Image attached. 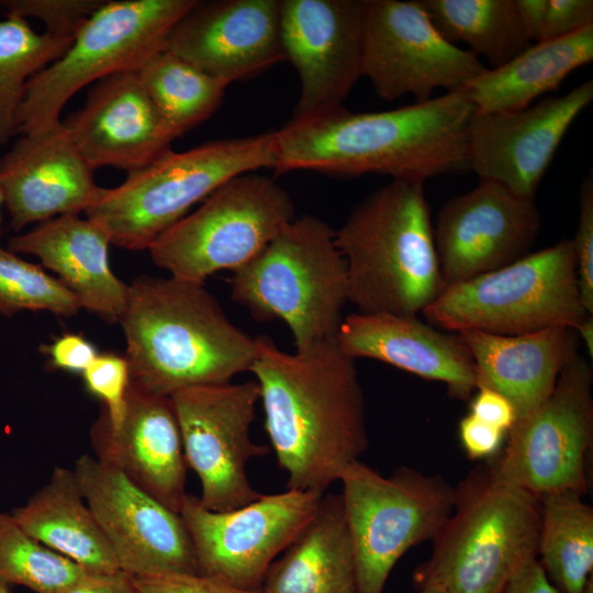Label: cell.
<instances>
[{
    "label": "cell",
    "instance_id": "1",
    "mask_svg": "<svg viewBox=\"0 0 593 593\" xmlns=\"http://www.w3.org/2000/svg\"><path fill=\"white\" fill-rule=\"evenodd\" d=\"M249 371L287 488L324 495L369 445L355 359L336 339L287 353L262 335Z\"/></svg>",
    "mask_w": 593,
    "mask_h": 593
},
{
    "label": "cell",
    "instance_id": "2",
    "mask_svg": "<svg viewBox=\"0 0 593 593\" xmlns=\"http://www.w3.org/2000/svg\"><path fill=\"white\" fill-rule=\"evenodd\" d=\"M475 108L465 89L427 101L354 113L342 107L291 120L275 131L276 175L312 170L355 177L426 179L462 174L469 167V131Z\"/></svg>",
    "mask_w": 593,
    "mask_h": 593
},
{
    "label": "cell",
    "instance_id": "3",
    "mask_svg": "<svg viewBox=\"0 0 593 593\" xmlns=\"http://www.w3.org/2000/svg\"><path fill=\"white\" fill-rule=\"evenodd\" d=\"M119 323L131 383L154 394L231 382L256 355V338L227 317L204 282L138 278Z\"/></svg>",
    "mask_w": 593,
    "mask_h": 593
},
{
    "label": "cell",
    "instance_id": "4",
    "mask_svg": "<svg viewBox=\"0 0 593 593\" xmlns=\"http://www.w3.org/2000/svg\"><path fill=\"white\" fill-rule=\"evenodd\" d=\"M348 302L359 313L417 316L446 287L424 183L392 179L335 230Z\"/></svg>",
    "mask_w": 593,
    "mask_h": 593
},
{
    "label": "cell",
    "instance_id": "5",
    "mask_svg": "<svg viewBox=\"0 0 593 593\" xmlns=\"http://www.w3.org/2000/svg\"><path fill=\"white\" fill-rule=\"evenodd\" d=\"M275 131L219 139L186 152L167 150L127 174L114 188H100L85 212L108 234L111 244L128 250L149 249L189 210L239 175L273 168Z\"/></svg>",
    "mask_w": 593,
    "mask_h": 593
},
{
    "label": "cell",
    "instance_id": "6",
    "mask_svg": "<svg viewBox=\"0 0 593 593\" xmlns=\"http://www.w3.org/2000/svg\"><path fill=\"white\" fill-rule=\"evenodd\" d=\"M539 532L536 495L494 481L489 470L474 472L455 489L454 510L414 582L441 593H503L516 569L537 557Z\"/></svg>",
    "mask_w": 593,
    "mask_h": 593
},
{
    "label": "cell",
    "instance_id": "7",
    "mask_svg": "<svg viewBox=\"0 0 593 593\" xmlns=\"http://www.w3.org/2000/svg\"><path fill=\"white\" fill-rule=\"evenodd\" d=\"M232 299L259 322L282 321L295 350L336 339L348 302L335 230L313 215L293 219L249 262L233 271Z\"/></svg>",
    "mask_w": 593,
    "mask_h": 593
},
{
    "label": "cell",
    "instance_id": "8",
    "mask_svg": "<svg viewBox=\"0 0 593 593\" xmlns=\"http://www.w3.org/2000/svg\"><path fill=\"white\" fill-rule=\"evenodd\" d=\"M422 314L430 325L456 333L574 329L589 313L579 293L573 243L560 240L497 270L446 286Z\"/></svg>",
    "mask_w": 593,
    "mask_h": 593
},
{
    "label": "cell",
    "instance_id": "9",
    "mask_svg": "<svg viewBox=\"0 0 593 593\" xmlns=\"http://www.w3.org/2000/svg\"><path fill=\"white\" fill-rule=\"evenodd\" d=\"M195 1H104L69 48L27 82L18 135L60 121L65 104L83 87L118 72L137 71L166 48L171 30Z\"/></svg>",
    "mask_w": 593,
    "mask_h": 593
},
{
    "label": "cell",
    "instance_id": "10",
    "mask_svg": "<svg viewBox=\"0 0 593 593\" xmlns=\"http://www.w3.org/2000/svg\"><path fill=\"white\" fill-rule=\"evenodd\" d=\"M338 481L358 593H383L399 559L438 535L454 510L455 489L439 474L400 467L384 477L360 460Z\"/></svg>",
    "mask_w": 593,
    "mask_h": 593
},
{
    "label": "cell",
    "instance_id": "11",
    "mask_svg": "<svg viewBox=\"0 0 593 593\" xmlns=\"http://www.w3.org/2000/svg\"><path fill=\"white\" fill-rule=\"evenodd\" d=\"M293 219L289 192L270 177L248 172L219 187L148 250L170 276L204 282L249 262Z\"/></svg>",
    "mask_w": 593,
    "mask_h": 593
},
{
    "label": "cell",
    "instance_id": "12",
    "mask_svg": "<svg viewBox=\"0 0 593 593\" xmlns=\"http://www.w3.org/2000/svg\"><path fill=\"white\" fill-rule=\"evenodd\" d=\"M575 348L566 359L549 396L517 419L506 434L501 456L488 469L494 481L523 489L538 499L558 492H588L593 372Z\"/></svg>",
    "mask_w": 593,
    "mask_h": 593
},
{
    "label": "cell",
    "instance_id": "13",
    "mask_svg": "<svg viewBox=\"0 0 593 593\" xmlns=\"http://www.w3.org/2000/svg\"><path fill=\"white\" fill-rule=\"evenodd\" d=\"M486 69L439 33L419 0H362L361 77L381 99L427 101L436 89L466 88Z\"/></svg>",
    "mask_w": 593,
    "mask_h": 593
},
{
    "label": "cell",
    "instance_id": "14",
    "mask_svg": "<svg viewBox=\"0 0 593 593\" xmlns=\"http://www.w3.org/2000/svg\"><path fill=\"white\" fill-rule=\"evenodd\" d=\"M323 495L287 489L230 511L205 508L187 494L181 510L199 574L260 590L276 560L314 517Z\"/></svg>",
    "mask_w": 593,
    "mask_h": 593
},
{
    "label": "cell",
    "instance_id": "15",
    "mask_svg": "<svg viewBox=\"0 0 593 593\" xmlns=\"http://www.w3.org/2000/svg\"><path fill=\"white\" fill-rule=\"evenodd\" d=\"M170 398L187 465L201 482V504L222 512L257 500L261 493L251 486L246 467L269 452L250 437L259 402L257 382L193 387Z\"/></svg>",
    "mask_w": 593,
    "mask_h": 593
},
{
    "label": "cell",
    "instance_id": "16",
    "mask_svg": "<svg viewBox=\"0 0 593 593\" xmlns=\"http://www.w3.org/2000/svg\"><path fill=\"white\" fill-rule=\"evenodd\" d=\"M72 470L121 570L133 577L198 573L193 545L180 514L94 456L81 455Z\"/></svg>",
    "mask_w": 593,
    "mask_h": 593
},
{
    "label": "cell",
    "instance_id": "17",
    "mask_svg": "<svg viewBox=\"0 0 593 593\" xmlns=\"http://www.w3.org/2000/svg\"><path fill=\"white\" fill-rule=\"evenodd\" d=\"M279 27L301 81L292 120L344 107L361 77L362 0H280Z\"/></svg>",
    "mask_w": 593,
    "mask_h": 593
},
{
    "label": "cell",
    "instance_id": "18",
    "mask_svg": "<svg viewBox=\"0 0 593 593\" xmlns=\"http://www.w3.org/2000/svg\"><path fill=\"white\" fill-rule=\"evenodd\" d=\"M540 231L535 200L479 180L437 214L434 239L445 286L503 268L530 253Z\"/></svg>",
    "mask_w": 593,
    "mask_h": 593
},
{
    "label": "cell",
    "instance_id": "19",
    "mask_svg": "<svg viewBox=\"0 0 593 593\" xmlns=\"http://www.w3.org/2000/svg\"><path fill=\"white\" fill-rule=\"evenodd\" d=\"M593 100L586 80L560 97L513 110L477 113L469 131V167L479 180L535 200L537 188L575 119Z\"/></svg>",
    "mask_w": 593,
    "mask_h": 593
},
{
    "label": "cell",
    "instance_id": "20",
    "mask_svg": "<svg viewBox=\"0 0 593 593\" xmlns=\"http://www.w3.org/2000/svg\"><path fill=\"white\" fill-rule=\"evenodd\" d=\"M280 0L195 1L166 49L228 86L284 60Z\"/></svg>",
    "mask_w": 593,
    "mask_h": 593
},
{
    "label": "cell",
    "instance_id": "21",
    "mask_svg": "<svg viewBox=\"0 0 593 593\" xmlns=\"http://www.w3.org/2000/svg\"><path fill=\"white\" fill-rule=\"evenodd\" d=\"M94 457L169 510L180 513L187 496L179 423L170 396L130 383L124 414L112 426L100 410L90 429Z\"/></svg>",
    "mask_w": 593,
    "mask_h": 593
},
{
    "label": "cell",
    "instance_id": "22",
    "mask_svg": "<svg viewBox=\"0 0 593 593\" xmlns=\"http://www.w3.org/2000/svg\"><path fill=\"white\" fill-rule=\"evenodd\" d=\"M99 190L61 120L21 134L0 159V191L14 231L85 213Z\"/></svg>",
    "mask_w": 593,
    "mask_h": 593
},
{
    "label": "cell",
    "instance_id": "23",
    "mask_svg": "<svg viewBox=\"0 0 593 593\" xmlns=\"http://www.w3.org/2000/svg\"><path fill=\"white\" fill-rule=\"evenodd\" d=\"M63 124L92 170L113 167L130 174L169 150L176 139L137 71L94 82L82 107Z\"/></svg>",
    "mask_w": 593,
    "mask_h": 593
},
{
    "label": "cell",
    "instance_id": "24",
    "mask_svg": "<svg viewBox=\"0 0 593 593\" xmlns=\"http://www.w3.org/2000/svg\"><path fill=\"white\" fill-rule=\"evenodd\" d=\"M336 343L353 359H376L441 382L455 399L470 400L477 390L474 361L460 337L417 316L356 312L344 317Z\"/></svg>",
    "mask_w": 593,
    "mask_h": 593
},
{
    "label": "cell",
    "instance_id": "25",
    "mask_svg": "<svg viewBox=\"0 0 593 593\" xmlns=\"http://www.w3.org/2000/svg\"><path fill=\"white\" fill-rule=\"evenodd\" d=\"M108 234L97 223L65 214L38 223L9 239L8 249L38 258L42 267L77 298L81 309L110 322H119L125 309L128 284L112 271Z\"/></svg>",
    "mask_w": 593,
    "mask_h": 593
},
{
    "label": "cell",
    "instance_id": "26",
    "mask_svg": "<svg viewBox=\"0 0 593 593\" xmlns=\"http://www.w3.org/2000/svg\"><path fill=\"white\" fill-rule=\"evenodd\" d=\"M457 335L473 358L477 388L486 387L506 396L516 421L549 396L566 359L577 347L574 331L566 327L518 335L463 329Z\"/></svg>",
    "mask_w": 593,
    "mask_h": 593
},
{
    "label": "cell",
    "instance_id": "27",
    "mask_svg": "<svg viewBox=\"0 0 593 593\" xmlns=\"http://www.w3.org/2000/svg\"><path fill=\"white\" fill-rule=\"evenodd\" d=\"M262 593H358L342 496L323 495L293 542L268 568Z\"/></svg>",
    "mask_w": 593,
    "mask_h": 593
},
{
    "label": "cell",
    "instance_id": "28",
    "mask_svg": "<svg viewBox=\"0 0 593 593\" xmlns=\"http://www.w3.org/2000/svg\"><path fill=\"white\" fill-rule=\"evenodd\" d=\"M10 515L31 537L88 572L121 570L72 469L56 466L48 482Z\"/></svg>",
    "mask_w": 593,
    "mask_h": 593
},
{
    "label": "cell",
    "instance_id": "29",
    "mask_svg": "<svg viewBox=\"0 0 593 593\" xmlns=\"http://www.w3.org/2000/svg\"><path fill=\"white\" fill-rule=\"evenodd\" d=\"M593 59V25L566 37L533 43L510 61L488 68L463 88L477 113L513 111L556 90Z\"/></svg>",
    "mask_w": 593,
    "mask_h": 593
},
{
    "label": "cell",
    "instance_id": "30",
    "mask_svg": "<svg viewBox=\"0 0 593 593\" xmlns=\"http://www.w3.org/2000/svg\"><path fill=\"white\" fill-rule=\"evenodd\" d=\"M539 501V562L560 593H582L593 571V508L574 492Z\"/></svg>",
    "mask_w": 593,
    "mask_h": 593
},
{
    "label": "cell",
    "instance_id": "31",
    "mask_svg": "<svg viewBox=\"0 0 593 593\" xmlns=\"http://www.w3.org/2000/svg\"><path fill=\"white\" fill-rule=\"evenodd\" d=\"M439 33L451 44L465 43L491 69L528 48L515 0H419Z\"/></svg>",
    "mask_w": 593,
    "mask_h": 593
},
{
    "label": "cell",
    "instance_id": "32",
    "mask_svg": "<svg viewBox=\"0 0 593 593\" xmlns=\"http://www.w3.org/2000/svg\"><path fill=\"white\" fill-rule=\"evenodd\" d=\"M137 76L176 138L208 120L228 87L166 48L153 55Z\"/></svg>",
    "mask_w": 593,
    "mask_h": 593
},
{
    "label": "cell",
    "instance_id": "33",
    "mask_svg": "<svg viewBox=\"0 0 593 593\" xmlns=\"http://www.w3.org/2000/svg\"><path fill=\"white\" fill-rule=\"evenodd\" d=\"M71 43L35 32L26 19L14 14L0 20V146L18 135V115L30 79L58 59Z\"/></svg>",
    "mask_w": 593,
    "mask_h": 593
},
{
    "label": "cell",
    "instance_id": "34",
    "mask_svg": "<svg viewBox=\"0 0 593 593\" xmlns=\"http://www.w3.org/2000/svg\"><path fill=\"white\" fill-rule=\"evenodd\" d=\"M88 571L25 533L0 513V581L36 593H61Z\"/></svg>",
    "mask_w": 593,
    "mask_h": 593
},
{
    "label": "cell",
    "instance_id": "35",
    "mask_svg": "<svg viewBox=\"0 0 593 593\" xmlns=\"http://www.w3.org/2000/svg\"><path fill=\"white\" fill-rule=\"evenodd\" d=\"M80 309L77 298L42 266L0 247V314L46 311L71 316Z\"/></svg>",
    "mask_w": 593,
    "mask_h": 593
},
{
    "label": "cell",
    "instance_id": "36",
    "mask_svg": "<svg viewBox=\"0 0 593 593\" xmlns=\"http://www.w3.org/2000/svg\"><path fill=\"white\" fill-rule=\"evenodd\" d=\"M103 0H0L5 14L42 21L45 32L74 41L75 35Z\"/></svg>",
    "mask_w": 593,
    "mask_h": 593
},
{
    "label": "cell",
    "instance_id": "37",
    "mask_svg": "<svg viewBox=\"0 0 593 593\" xmlns=\"http://www.w3.org/2000/svg\"><path fill=\"white\" fill-rule=\"evenodd\" d=\"M81 374L87 390L101 401L100 410L109 423L116 426L123 417L131 383L125 357L98 355Z\"/></svg>",
    "mask_w": 593,
    "mask_h": 593
},
{
    "label": "cell",
    "instance_id": "38",
    "mask_svg": "<svg viewBox=\"0 0 593 593\" xmlns=\"http://www.w3.org/2000/svg\"><path fill=\"white\" fill-rule=\"evenodd\" d=\"M577 262V282L583 307L593 314V180L585 178L580 186L579 221L571 239Z\"/></svg>",
    "mask_w": 593,
    "mask_h": 593
},
{
    "label": "cell",
    "instance_id": "39",
    "mask_svg": "<svg viewBox=\"0 0 593 593\" xmlns=\"http://www.w3.org/2000/svg\"><path fill=\"white\" fill-rule=\"evenodd\" d=\"M142 593H262L245 590L222 580L189 572H166L134 577Z\"/></svg>",
    "mask_w": 593,
    "mask_h": 593
},
{
    "label": "cell",
    "instance_id": "40",
    "mask_svg": "<svg viewBox=\"0 0 593 593\" xmlns=\"http://www.w3.org/2000/svg\"><path fill=\"white\" fill-rule=\"evenodd\" d=\"M590 25H593L592 0H547L539 42L566 37Z\"/></svg>",
    "mask_w": 593,
    "mask_h": 593
},
{
    "label": "cell",
    "instance_id": "41",
    "mask_svg": "<svg viewBox=\"0 0 593 593\" xmlns=\"http://www.w3.org/2000/svg\"><path fill=\"white\" fill-rule=\"evenodd\" d=\"M506 433L471 414L459 422L460 443L471 459L492 458L503 447Z\"/></svg>",
    "mask_w": 593,
    "mask_h": 593
},
{
    "label": "cell",
    "instance_id": "42",
    "mask_svg": "<svg viewBox=\"0 0 593 593\" xmlns=\"http://www.w3.org/2000/svg\"><path fill=\"white\" fill-rule=\"evenodd\" d=\"M56 369L82 373L98 356L96 347L78 334H64L43 347Z\"/></svg>",
    "mask_w": 593,
    "mask_h": 593
},
{
    "label": "cell",
    "instance_id": "43",
    "mask_svg": "<svg viewBox=\"0 0 593 593\" xmlns=\"http://www.w3.org/2000/svg\"><path fill=\"white\" fill-rule=\"evenodd\" d=\"M470 413L478 419L506 434L516 422V413L510 400L486 387H478L471 396Z\"/></svg>",
    "mask_w": 593,
    "mask_h": 593
},
{
    "label": "cell",
    "instance_id": "44",
    "mask_svg": "<svg viewBox=\"0 0 593 593\" xmlns=\"http://www.w3.org/2000/svg\"><path fill=\"white\" fill-rule=\"evenodd\" d=\"M61 593H142L130 573L118 570L109 573L87 572Z\"/></svg>",
    "mask_w": 593,
    "mask_h": 593
},
{
    "label": "cell",
    "instance_id": "45",
    "mask_svg": "<svg viewBox=\"0 0 593 593\" xmlns=\"http://www.w3.org/2000/svg\"><path fill=\"white\" fill-rule=\"evenodd\" d=\"M503 593H560L537 557L526 559L512 574Z\"/></svg>",
    "mask_w": 593,
    "mask_h": 593
},
{
    "label": "cell",
    "instance_id": "46",
    "mask_svg": "<svg viewBox=\"0 0 593 593\" xmlns=\"http://www.w3.org/2000/svg\"><path fill=\"white\" fill-rule=\"evenodd\" d=\"M547 0H515L519 22L532 42H539L544 27Z\"/></svg>",
    "mask_w": 593,
    "mask_h": 593
},
{
    "label": "cell",
    "instance_id": "47",
    "mask_svg": "<svg viewBox=\"0 0 593 593\" xmlns=\"http://www.w3.org/2000/svg\"><path fill=\"white\" fill-rule=\"evenodd\" d=\"M577 331L582 339L588 355L590 358L593 357V317L592 314L585 316L573 329Z\"/></svg>",
    "mask_w": 593,
    "mask_h": 593
},
{
    "label": "cell",
    "instance_id": "48",
    "mask_svg": "<svg viewBox=\"0 0 593 593\" xmlns=\"http://www.w3.org/2000/svg\"><path fill=\"white\" fill-rule=\"evenodd\" d=\"M582 593H593V580H592V578L585 584Z\"/></svg>",
    "mask_w": 593,
    "mask_h": 593
},
{
    "label": "cell",
    "instance_id": "49",
    "mask_svg": "<svg viewBox=\"0 0 593 593\" xmlns=\"http://www.w3.org/2000/svg\"><path fill=\"white\" fill-rule=\"evenodd\" d=\"M3 206H4L3 197H2V193L0 191V235H1V226H2V208Z\"/></svg>",
    "mask_w": 593,
    "mask_h": 593
},
{
    "label": "cell",
    "instance_id": "50",
    "mask_svg": "<svg viewBox=\"0 0 593 593\" xmlns=\"http://www.w3.org/2000/svg\"><path fill=\"white\" fill-rule=\"evenodd\" d=\"M0 593H10L9 585L0 581Z\"/></svg>",
    "mask_w": 593,
    "mask_h": 593
},
{
    "label": "cell",
    "instance_id": "51",
    "mask_svg": "<svg viewBox=\"0 0 593 593\" xmlns=\"http://www.w3.org/2000/svg\"><path fill=\"white\" fill-rule=\"evenodd\" d=\"M419 593H441V592L435 589L424 588L419 590Z\"/></svg>",
    "mask_w": 593,
    "mask_h": 593
},
{
    "label": "cell",
    "instance_id": "52",
    "mask_svg": "<svg viewBox=\"0 0 593 593\" xmlns=\"http://www.w3.org/2000/svg\"><path fill=\"white\" fill-rule=\"evenodd\" d=\"M1 513V512H0Z\"/></svg>",
    "mask_w": 593,
    "mask_h": 593
}]
</instances>
